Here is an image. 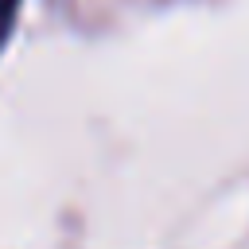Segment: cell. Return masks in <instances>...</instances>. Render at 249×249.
Wrapping results in <instances>:
<instances>
[{
    "label": "cell",
    "mask_w": 249,
    "mask_h": 249,
    "mask_svg": "<svg viewBox=\"0 0 249 249\" xmlns=\"http://www.w3.org/2000/svg\"><path fill=\"white\" fill-rule=\"evenodd\" d=\"M16 16H19V0H0V47L8 43V35L16 27Z\"/></svg>",
    "instance_id": "cell-1"
}]
</instances>
